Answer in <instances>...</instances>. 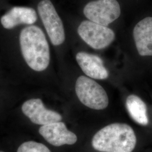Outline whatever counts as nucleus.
Instances as JSON below:
<instances>
[{
	"label": "nucleus",
	"mask_w": 152,
	"mask_h": 152,
	"mask_svg": "<svg viewBox=\"0 0 152 152\" xmlns=\"http://www.w3.org/2000/svg\"><path fill=\"white\" fill-rule=\"evenodd\" d=\"M83 12L89 20L107 26L120 17L121 9L117 0H93L85 6Z\"/></svg>",
	"instance_id": "nucleus-5"
},
{
	"label": "nucleus",
	"mask_w": 152,
	"mask_h": 152,
	"mask_svg": "<svg viewBox=\"0 0 152 152\" xmlns=\"http://www.w3.org/2000/svg\"><path fill=\"white\" fill-rule=\"evenodd\" d=\"M134 131L125 124H113L104 127L94 136L93 148L102 152H132L136 146Z\"/></svg>",
	"instance_id": "nucleus-2"
},
{
	"label": "nucleus",
	"mask_w": 152,
	"mask_h": 152,
	"mask_svg": "<svg viewBox=\"0 0 152 152\" xmlns=\"http://www.w3.org/2000/svg\"><path fill=\"white\" fill-rule=\"evenodd\" d=\"M37 20V14L34 9L27 7H14L1 18L2 27L11 29L20 24L32 25Z\"/></svg>",
	"instance_id": "nucleus-9"
},
{
	"label": "nucleus",
	"mask_w": 152,
	"mask_h": 152,
	"mask_svg": "<svg viewBox=\"0 0 152 152\" xmlns=\"http://www.w3.org/2000/svg\"><path fill=\"white\" fill-rule=\"evenodd\" d=\"M39 133L49 143L55 147L72 145L77 140L76 134L68 130L65 124L60 121L42 125L39 129Z\"/></svg>",
	"instance_id": "nucleus-8"
},
{
	"label": "nucleus",
	"mask_w": 152,
	"mask_h": 152,
	"mask_svg": "<svg viewBox=\"0 0 152 152\" xmlns=\"http://www.w3.org/2000/svg\"><path fill=\"white\" fill-rule=\"evenodd\" d=\"M22 110L31 121L36 125H45L60 121L59 113L46 108L40 99H31L23 104Z\"/></svg>",
	"instance_id": "nucleus-7"
},
{
	"label": "nucleus",
	"mask_w": 152,
	"mask_h": 152,
	"mask_svg": "<svg viewBox=\"0 0 152 152\" xmlns=\"http://www.w3.org/2000/svg\"><path fill=\"white\" fill-rule=\"evenodd\" d=\"M77 31L87 45L97 50L108 46L115 38V34L111 29L90 20L82 22Z\"/></svg>",
	"instance_id": "nucleus-6"
},
{
	"label": "nucleus",
	"mask_w": 152,
	"mask_h": 152,
	"mask_svg": "<svg viewBox=\"0 0 152 152\" xmlns=\"http://www.w3.org/2000/svg\"><path fill=\"white\" fill-rule=\"evenodd\" d=\"M126 105L131 117L136 122L142 126L148 124L146 104L139 96L135 95L129 96L126 99Z\"/></svg>",
	"instance_id": "nucleus-12"
},
{
	"label": "nucleus",
	"mask_w": 152,
	"mask_h": 152,
	"mask_svg": "<svg viewBox=\"0 0 152 152\" xmlns=\"http://www.w3.org/2000/svg\"><path fill=\"white\" fill-rule=\"evenodd\" d=\"M0 152H3V151H0Z\"/></svg>",
	"instance_id": "nucleus-14"
},
{
	"label": "nucleus",
	"mask_w": 152,
	"mask_h": 152,
	"mask_svg": "<svg viewBox=\"0 0 152 152\" xmlns=\"http://www.w3.org/2000/svg\"><path fill=\"white\" fill-rule=\"evenodd\" d=\"M17 152H51L44 144L36 142L29 141L24 142L19 147Z\"/></svg>",
	"instance_id": "nucleus-13"
},
{
	"label": "nucleus",
	"mask_w": 152,
	"mask_h": 152,
	"mask_svg": "<svg viewBox=\"0 0 152 152\" xmlns=\"http://www.w3.org/2000/svg\"><path fill=\"white\" fill-rule=\"evenodd\" d=\"M76 92L80 101L90 108L102 110L108 105V97L103 87L86 76L77 78Z\"/></svg>",
	"instance_id": "nucleus-3"
},
{
	"label": "nucleus",
	"mask_w": 152,
	"mask_h": 152,
	"mask_svg": "<svg viewBox=\"0 0 152 152\" xmlns=\"http://www.w3.org/2000/svg\"><path fill=\"white\" fill-rule=\"evenodd\" d=\"M133 35L139 55L152 56V17H147L138 22Z\"/></svg>",
	"instance_id": "nucleus-10"
},
{
	"label": "nucleus",
	"mask_w": 152,
	"mask_h": 152,
	"mask_svg": "<svg viewBox=\"0 0 152 152\" xmlns=\"http://www.w3.org/2000/svg\"><path fill=\"white\" fill-rule=\"evenodd\" d=\"M19 44L23 59L30 68L36 72L47 69L50 60V48L40 28L30 25L23 28L19 35Z\"/></svg>",
	"instance_id": "nucleus-1"
},
{
	"label": "nucleus",
	"mask_w": 152,
	"mask_h": 152,
	"mask_svg": "<svg viewBox=\"0 0 152 152\" xmlns=\"http://www.w3.org/2000/svg\"><path fill=\"white\" fill-rule=\"evenodd\" d=\"M37 9L50 39L54 46L64 43L65 35L63 23L50 0H42Z\"/></svg>",
	"instance_id": "nucleus-4"
},
{
	"label": "nucleus",
	"mask_w": 152,
	"mask_h": 152,
	"mask_svg": "<svg viewBox=\"0 0 152 152\" xmlns=\"http://www.w3.org/2000/svg\"><path fill=\"white\" fill-rule=\"evenodd\" d=\"M76 58L83 73L89 77L97 80H104L108 77V72L104 65L103 61L97 55L79 52Z\"/></svg>",
	"instance_id": "nucleus-11"
}]
</instances>
